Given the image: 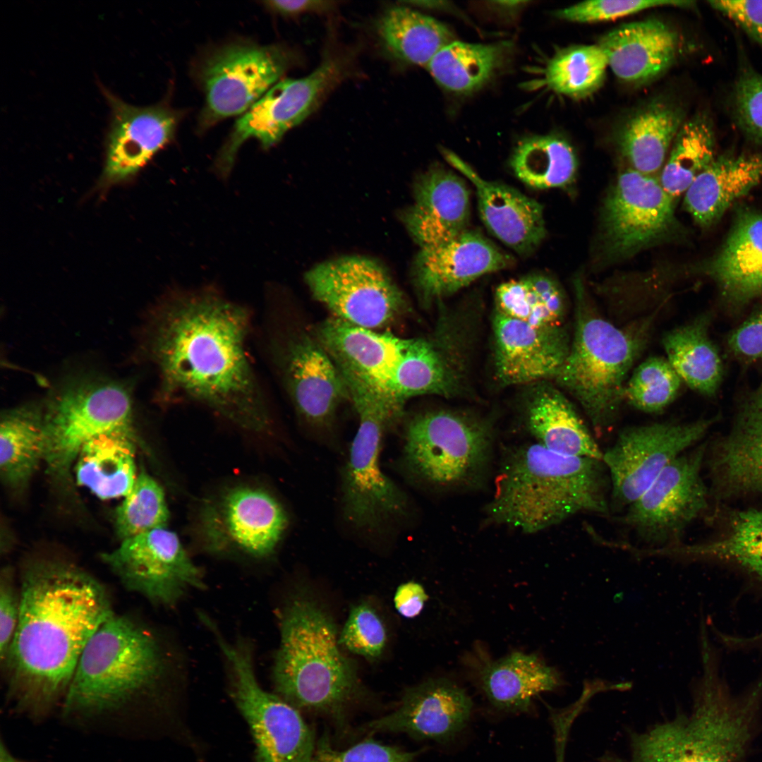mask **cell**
<instances>
[{"label":"cell","mask_w":762,"mask_h":762,"mask_svg":"<svg viewBox=\"0 0 762 762\" xmlns=\"http://www.w3.org/2000/svg\"><path fill=\"white\" fill-rule=\"evenodd\" d=\"M19 619L5 660L10 710L40 724L60 710L87 642L114 614L94 576L62 560L42 559L23 571Z\"/></svg>","instance_id":"obj_1"},{"label":"cell","mask_w":762,"mask_h":762,"mask_svg":"<svg viewBox=\"0 0 762 762\" xmlns=\"http://www.w3.org/2000/svg\"><path fill=\"white\" fill-rule=\"evenodd\" d=\"M248 329L247 310L214 294L173 300L151 339L162 394L197 401L243 429L265 433L270 417L246 355Z\"/></svg>","instance_id":"obj_2"},{"label":"cell","mask_w":762,"mask_h":762,"mask_svg":"<svg viewBox=\"0 0 762 762\" xmlns=\"http://www.w3.org/2000/svg\"><path fill=\"white\" fill-rule=\"evenodd\" d=\"M164 664L157 639L114 613L92 636L59 710L64 724L86 733L142 735L152 721L145 704Z\"/></svg>","instance_id":"obj_3"},{"label":"cell","mask_w":762,"mask_h":762,"mask_svg":"<svg viewBox=\"0 0 762 762\" xmlns=\"http://www.w3.org/2000/svg\"><path fill=\"white\" fill-rule=\"evenodd\" d=\"M610 480L602 460L521 446L501 468L488 512L498 524L533 533L579 513L607 516Z\"/></svg>","instance_id":"obj_4"},{"label":"cell","mask_w":762,"mask_h":762,"mask_svg":"<svg viewBox=\"0 0 762 762\" xmlns=\"http://www.w3.org/2000/svg\"><path fill=\"white\" fill-rule=\"evenodd\" d=\"M703 676L691 711L638 734L627 758L605 762H745L762 703V674L732 694L713 650H703Z\"/></svg>","instance_id":"obj_5"},{"label":"cell","mask_w":762,"mask_h":762,"mask_svg":"<svg viewBox=\"0 0 762 762\" xmlns=\"http://www.w3.org/2000/svg\"><path fill=\"white\" fill-rule=\"evenodd\" d=\"M280 632L273 668L277 695L298 710L344 725L362 694L353 665L339 649L332 619L313 600L298 597L283 610Z\"/></svg>","instance_id":"obj_6"},{"label":"cell","mask_w":762,"mask_h":762,"mask_svg":"<svg viewBox=\"0 0 762 762\" xmlns=\"http://www.w3.org/2000/svg\"><path fill=\"white\" fill-rule=\"evenodd\" d=\"M574 286V336L555 379L578 401L595 430L603 431L617 419L627 376L647 344L656 313L620 328L599 313L581 277Z\"/></svg>","instance_id":"obj_7"},{"label":"cell","mask_w":762,"mask_h":762,"mask_svg":"<svg viewBox=\"0 0 762 762\" xmlns=\"http://www.w3.org/2000/svg\"><path fill=\"white\" fill-rule=\"evenodd\" d=\"M346 384L359 425L344 472V514L357 528L377 530L400 519L408 510L406 496L379 462L382 433L401 412L387 395L366 382L350 377Z\"/></svg>","instance_id":"obj_8"},{"label":"cell","mask_w":762,"mask_h":762,"mask_svg":"<svg viewBox=\"0 0 762 762\" xmlns=\"http://www.w3.org/2000/svg\"><path fill=\"white\" fill-rule=\"evenodd\" d=\"M207 626L226 658L230 694L251 731L255 761L310 762L316 745L311 730L297 708L261 687L248 643H230L212 621Z\"/></svg>","instance_id":"obj_9"},{"label":"cell","mask_w":762,"mask_h":762,"mask_svg":"<svg viewBox=\"0 0 762 762\" xmlns=\"http://www.w3.org/2000/svg\"><path fill=\"white\" fill-rule=\"evenodd\" d=\"M47 473L68 482L83 445L110 430L133 425V402L122 385L105 380H83L61 389L44 412Z\"/></svg>","instance_id":"obj_10"},{"label":"cell","mask_w":762,"mask_h":762,"mask_svg":"<svg viewBox=\"0 0 762 762\" xmlns=\"http://www.w3.org/2000/svg\"><path fill=\"white\" fill-rule=\"evenodd\" d=\"M291 62L288 50L277 44L236 41L210 51L195 71L205 97L200 128L244 114L278 83Z\"/></svg>","instance_id":"obj_11"},{"label":"cell","mask_w":762,"mask_h":762,"mask_svg":"<svg viewBox=\"0 0 762 762\" xmlns=\"http://www.w3.org/2000/svg\"><path fill=\"white\" fill-rule=\"evenodd\" d=\"M675 203L659 178L631 168L622 171L602 208L600 236L605 257L622 260L677 239L684 231Z\"/></svg>","instance_id":"obj_12"},{"label":"cell","mask_w":762,"mask_h":762,"mask_svg":"<svg viewBox=\"0 0 762 762\" xmlns=\"http://www.w3.org/2000/svg\"><path fill=\"white\" fill-rule=\"evenodd\" d=\"M491 445L488 426L461 413L438 410L421 413L409 423L404 457L419 477L435 485H455L485 465Z\"/></svg>","instance_id":"obj_13"},{"label":"cell","mask_w":762,"mask_h":762,"mask_svg":"<svg viewBox=\"0 0 762 762\" xmlns=\"http://www.w3.org/2000/svg\"><path fill=\"white\" fill-rule=\"evenodd\" d=\"M305 279L315 298L334 317L358 327H382L404 306L403 294L387 271L366 257L323 262L310 269Z\"/></svg>","instance_id":"obj_14"},{"label":"cell","mask_w":762,"mask_h":762,"mask_svg":"<svg viewBox=\"0 0 762 762\" xmlns=\"http://www.w3.org/2000/svg\"><path fill=\"white\" fill-rule=\"evenodd\" d=\"M713 419L655 423L626 428L603 452L610 480V509L627 508L661 471L700 440Z\"/></svg>","instance_id":"obj_15"},{"label":"cell","mask_w":762,"mask_h":762,"mask_svg":"<svg viewBox=\"0 0 762 762\" xmlns=\"http://www.w3.org/2000/svg\"><path fill=\"white\" fill-rule=\"evenodd\" d=\"M344 68L339 59L328 56L308 75L277 83L236 121L218 155V170L230 171L239 147L249 138L264 149L278 143L315 109L341 78Z\"/></svg>","instance_id":"obj_16"},{"label":"cell","mask_w":762,"mask_h":762,"mask_svg":"<svg viewBox=\"0 0 762 762\" xmlns=\"http://www.w3.org/2000/svg\"><path fill=\"white\" fill-rule=\"evenodd\" d=\"M102 558L124 587L156 604L172 606L205 588L202 571L167 526L124 539Z\"/></svg>","instance_id":"obj_17"},{"label":"cell","mask_w":762,"mask_h":762,"mask_svg":"<svg viewBox=\"0 0 762 762\" xmlns=\"http://www.w3.org/2000/svg\"><path fill=\"white\" fill-rule=\"evenodd\" d=\"M701 445L671 461L627 508L622 521L644 542L658 546L679 543L683 531L707 506L701 476Z\"/></svg>","instance_id":"obj_18"},{"label":"cell","mask_w":762,"mask_h":762,"mask_svg":"<svg viewBox=\"0 0 762 762\" xmlns=\"http://www.w3.org/2000/svg\"><path fill=\"white\" fill-rule=\"evenodd\" d=\"M288 524L286 513L270 493L231 488L207 502L201 513L203 538L214 550H236L253 557L274 552Z\"/></svg>","instance_id":"obj_19"},{"label":"cell","mask_w":762,"mask_h":762,"mask_svg":"<svg viewBox=\"0 0 762 762\" xmlns=\"http://www.w3.org/2000/svg\"><path fill=\"white\" fill-rule=\"evenodd\" d=\"M111 109L106 161L100 183L109 187L134 176L174 138L180 114L164 103L129 104L102 87Z\"/></svg>","instance_id":"obj_20"},{"label":"cell","mask_w":762,"mask_h":762,"mask_svg":"<svg viewBox=\"0 0 762 762\" xmlns=\"http://www.w3.org/2000/svg\"><path fill=\"white\" fill-rule=\"evenodd\" d=\"M289 395L299 413L310 423L329 424L339 404L350 399L346 381L321 344L306 333H295L275 346Z\"/></svg>","instance_id":"obj_21"},{"label":"cell","mask_w":762,"mask_h":762,"mask_svg":"<svg viewBox=\"0 0 762 762\" xmlns=\"http://www.w3.org/2000/svg\"><path fill=\"white\" fill-rule=\"evenodd\" d=\"M472 706L470 697L456 684L430 679L408 689L393 711L370 721L363 730L446 743L466 727Z\"/></svg>","instance_id":"obj_22"},{"label":"cell","mask_w":762,"mask_h":762,"mask_svg":"<svg viewBox=\"0 0 762 762\" xmlns=\"http://www.w3.org/2000/svg\"><path fill=\"white\" fill-rule=\"evenodd\" d=\"M493 330L495 374L503 385L555 378L569 351L571 341L562 325L533 326L496 310Z\"/></svg>","instance_id":"obj_23"},{"label":"cell","mask_w":762,"mask_h":762,"mask_svg":"<svg viewBox=\"0 0 762 762\" xmlns=\"http://www.w3.org/2000/svg\"><path fill=\"white\" fill-rule=\"evenodd\" d=\"M512 262L508 255L483 234L467 229L446 243L421 248L414 263V282L422 300L430 303Z\"/></svg>","instance_id":"obj_24"},{"label":"cell","mask_w":762,"mask_h":762,"mask_svg":"<svg viewBox=\"0 0 762 762\" xmlns=\"http://www.w3.org/2000/svg\"><path fill=\"white\" fill-rule=\"evenodd\" d=\"M443 152L475 186L479 214L490 232L519 255L533 252L546 235L542 205L512 187L483 179L453 152Z\"/></svg>","instance_id":"obj_25"},{"label":"cell","mask_w":762,"mask_h":762,"mask_svg":"<svg viewBox=\"0 0 762 762\" xmlns=\"http://www.w3.org/2000/svg\"><path fill=\"white\" fill-rule=\"evenodd\" d=\"M470 212L468 188L461 177L442 167L421 175L414 201L404 222L421 248L446 243L467 230Z\"/></svg>","instance_id":"obj_26"},{"label":"cell","mask_w":762,"mask_h":762,"mask_svg":"<svg viewBox=\"0 0 762 762\" xmlns=\"http://www.w3.org/2000/svg\"><path fill=\"white\" fill-rule=\"evenodd\" d=\"M696 270L710 277L732 304L762 296V213L740 208L721 248Z\"/></svg>","instance_id":"obj_27"},{"label":"cell","mask_w":762,"mask_h":762,"mask_svg":"<svg viewBox=\"0 0 762 762\" xmlns=\"http://www.w3.org/2000/svg\"><path fill=\"white\" fill-rule=\"evenodd\" d=\"M598 44L613 73L633 84L648 82L665 73L680 49L678 34L654 18L622 25L603 35Z\"/></svg>","instance_id":"obj_28"},{"label":"cell","mask_w":762,"mask_h":762,"mask_svg":"<svg viewBox=\"0 0 762 762\" xmlns=\"http://www.w3.org/2000/svg\"><path fill=\"white\" fill-rule=\"evenodd\" d=\"M710 464L725 496L762 493V383L742 402Z\"/></svg>","instance_id":"obj_29"},{"label":"cell","mask_w":762,"mask_h":762,"mask_svg":"<svg viewBox=\"0 0 762 762\" xmlns=\"http://www.w3.org/2000/svg\"><path fill=\"white\" fill-rule=\"evenodd\" d=\"M317 337L339 369L389 395V382L406 339L334 316L320 324Z\"/></svg>","instance_id":"obj_30"},{"label":"cell","mask_w":762,"mask_h":762,"mask_svg":"<svg viewBox=\"0 0 762 762\" xmlns=\"http://www.w3.org/2000/svg\"><path fill=\"white\" fill-rule=\"evenodd\" d=\"M762 180V154L715 156L684 197L685 210L701 227L716 223Z\"/></svg>","instance_id":"obj_31"},{"label":"cell","mask_w":762,"mask_h":762,"mask_svg":"<svg viewBox=\"0 0 762 762\" xmlns=\"http://www.w3.org/2000/svg\"><path fill=\"white\" fill-rule=\"evenodd\" d=\"M133 425L100 434L81 448L74 464L77 483L102 500L125 497L138 475Z\"/></svg>","instance_id":"obj_32"},{"label":"cell","mask_w":762,"mask_h":762,"mask_svg":"<svg viewBox=\"0 0 762 762\" xmlns=\"http://www.w3.org/2000/svg\"><path fill=\"white\" fill-rule=\"evenodd\" d=\"M526 412L528 429L545 448L603 461V452L574 405L557 389L548 385L537 387Z\"/></svg>","instance_id":"obj_33"},{"label":"cell","mask_w":762,"mask_h":762,"mask_svg":"<svg viewBox=\"0 0 762 762\" xmlns=\"http://www.w3.org/2000/svg\"><path fill=\"white\" fill-rule=\"evenodd\" d=\"M684 121L679 107L660 100L633 114L617 138L619 151L630 168L651 176L660 171Z\"/></svg>","instance_id":"obj_34"},{"label":"cell","mask_w":762,"mask_h":762,"mask_svg":"<svg viewBox=\"0 0 762 762\" xmlns=\"http://www.w3.org/2000/svg\"><path fill=\"white\" fill-rule=\"evenodd\" d=\"M460 373L437 343L406 339L392 374L388 394L401 406L406 399L414 396L452 397L461 387Z\"/></svg>","instance_id":"obj_35"},{"label":"cell","mask_w":762,"mask_h":762,"mask_svg":"<svg viewBox=\"0 0 762 762\" xmlns=\"http://www.w3.org/2000/svg\"><path fill=\"white\" fill-rule=\"evenodd\" d=\"M480 680L490 703L507 713L529 711L534 696L552 691L559 684L553 668L537 655L521 652L487 664Z\"/></svg>","instance_id":"obj_36"},{"label":"cell","mask_w":762,"mask_h":762,"mask_svg":"<svg viewBox=\"0 0 762 762\" xmlns=\"http://www.w3.org/2000/svg\"><path fill=\"white\" fill-rule=\"evenodd\" d=\"M376 32L384 49L394 59L425 68L444 47L455 40L445 24L404 5L387 10L376 23Z\"/></svg>","instance_id":"obj_37"},{"label":"cell","mask_w":762,"mask_h":762,"mask_svg":"<svg viewBox=\"0 0 762 762\" xmlns=\"http://www.w3.org/2000/svg\"><path fill=\"white\" fill-rule=\"evenodd\" d=\"M511 47L508 42L481 44L455 40L444 47L426 68L442 88L467 95L480 89L504 66Z\"/></svg>","instance_id":"obj_38"},{"label":"cell","mask_w":762,"mask_h":762,"mask_svg":"<svg viewBox=\"0 0 762 762\" xmlns=\"http://www.w3.org/2000/svg\"><path fill=\"white\" fill-rule=\"evenodd\" d=\"M46 429L44 412L18 407L4 413L0 425V473L4 484L21 489L44 462Z\"/></svg>","instance_id":"obj_39"},{"label":"cell","mask_w":762,"mask_h":762,"mask_svg":"<svg viewBox=\"0 0 762 762\" xmlns=\"http://www.w3.org/2000/svg\"><path fill=\"white\" fill-rule=\"evenodd\" d=\"M710 318L701 315L662 339L666 358L682 380L706 396L715 394L722 375L720 355L708 335Z\"/></svg>","instance_id":"obj_40"},{"label":"cell","mask_w":762,"mask_h":762,"mask_svg":"<svg viewBox=\"0 0 762 762\" xmlns=\"http://www.w3.org/2000/svg\"><path fill=\"white\" fill-rule=\"evenodd\" d=\"M608 66L598 44H577L558 49L525 88H545L572 99L586 97L603 85Z\"/></svg>","instance_id":"obj_41"},{"label":"cell","mask_w":762,"mask_h":762,"mask_svg":"<svg viewBox=\"0 0 762 762\" xmlns=\"http://www.w3.org/2000/svg\"><path fill=\"white\" fill-rule=\"evenodd\" d=\"M510 166L524 184L537 189L565 188L574 180L577 159L571 145L553 134L528 136L514 149Z\"/></svg>","instance_id":"obj_42"},{"label":"cell","mask_w":762,"mask_h":762,"mask_svg":"<svg viewBox=\"0 0 762 762\" xmlns=\"http://www.w3.org/2000/svg\"><path fill=\"white\" fill-rule=\"evenodd\" d=\"M715 135L710 117L699 112L680 127L660 171V182L676 201L716 156Z\"/></svg>","instance_id":"obj_43"},{"label":"cell","mask_w":762,"mask_h":762,"mask_svg":"<svg viewBox=\"0 0 762 762\" xmlns=\"http://www.w3.org/2000/svg\"><path fill=\"white\" fill-rule=\"evenodd\" d=\"M495 299L499 313L537 327L562 325L566 311L559 284L540 273L500 284Z\"/></svg>","instance_id":"obj_44"},{"label":"cell","mask_w":762,"mask_h":762,"mask_svg":"<svg viewBox=\"0 0 762 762\" xmlns=\"http://www.w3.org/2000/svg\"><path fill=\"white\" fill-rule=\"evenodd\" d=\"M669 552L732 563L762 586V509L736 514L727 533L718 540L693 545L677 543L670 548Z\"/></svg>","instance_id":"obj_45"},{"label":"cell","mask_w":762,"mask_h":762,"mask_svg":"<svg viewBox=\"0 0 762 762\" xmlns=\"http://www.w3.org/2000/svg\"><path fill=\"white\" fill-rule=\"evenodd\" d=\"M169 512L164 490L145 471L140 472L131 490L124 497L115 514V528L124 539L166 527Z\"/></svg>","instance_id":"obj_46"},{"label":"cell","mask_w":762,"mask_h":762,"mask_svg":"<svg viewBox=\"0 0 762 762\" xmlns=\"http://www.w3.org/2000/svg\"><path fill=\"white\" fill-rule=\"evenodd\" d=\"M682 381L666 358L652 356L634 370L625 384L624 399L637 410L659 413L674 401Z\"/></svg>","instance_id":"obj_47"},{"label":"cell","mask_w":762,"mask_h":762,"mask_svg":"<svg viewBox=\"0 0 762 762\" xmlns=\"http://www.w3.org/2000/svg\"><path fill=\"white\" fill-rule=\"evenodd\" d=\"M694 4L691 1L675 0H591L560 9L555 16L569 22L588 23L615 20L655 7L690 8Z\"/></svg>","instance_id":"obj_48"},{"label":"cell","mask_w":762,"mask_h":762,"mask_svg":"<svg viewBox=\"0 0 762 762\" xmlns=\"http://www.w3.org/2000/svg\"><path fill=\"white\" fill-rule=\"evenodd\" d=\"M339 643L352 653L375 658L380 655L385 647V629L373 608L366 604H359L351 609Z\"/></svg>","instance_id":"obj_49"},{"label":"cell","mask_w":762,"mask_h":762,"mask_svg":"<svg viewBox=\"0 0 762 762\" xmlns=\"http://www.w3.org/2000/svg\"><path fill=\"white\" fill-rule=\"evenodd\" d=\"M732 104L741 130L752 141L762 144V75L744 68L734 85Z\"/></svg>","instance_id":"obj_50"},{"label":"cell","mask_w":762,"mask_h":762,"mask_svg":"<svg viewBox=\"0 0 762 762\" xmlns=\"http://www.w3.org/2000/svg\"><path fill=\"white\" fill-rule=\"evenodd\" d=\"M418 754L382 744L373 739L339 750L332 746L329 735L325 733L317 742L310 762H413Z\"/></svg>","instance_id":"obj_51"},{"label":"cell","mask_w":762,"mask_h":762,"mask_svg":"<svg viewBox=\"0 0 762 762\" xmlns=\"http://www.w3.org/2000/svg\"><path fill=\"white\" fill-rule=\"evenodd\" d=\"M11 570L4 568L0 577V657L5 661L17 628L20 598L13 584Z\"/></svg>","instance_id":"obj_52"},{"label":"cell","mask_w":762,"mask_h":762,"mask_svg":"<svg viewBox=\"0 0 762 762\" xmlns=\"http://www.w3.org/2000/svg\"><path fill=\"white\" fill-rule=\"evenodd\" d=\"M709 4L762 45V0L710 1Z\"/></svg>","instance_id":"obj_53"},{"label":"cell","mask_w":762,"mask_h":762,"mask_svg":"<svg viewBox=\"0 0 762 762\" xmlns=\"http://www.w3.org/2000/svg\"><path fill=\"white\" fill-rule=\"evenodd\" d=\"M727 345L732 353L741 359L762 361V308L730 334Z\"/></svg>","instance_id":"obj_54"},{"label":"cell","mask_w":762,"mask_h":762,"mask_svg":"<svg viewBox=\"0 0 762 762\" xmlns=\"http://www.w3.org/2000/svg\"><path fill=\"white\" fill-rule=\"evenodd\" d=\"M428 595L423 587L410 581L398 587L394 595V605L398 612L404 617L413 618L422 611Z\"/></svg>","instance_id":"obj_55"},{"label":"cell","mask_w":762,"mask_h":762,"mask_svg":"<svg viewBox=\"0 0 762 762\" xmlns=\"http://www.w3.org/2000/svg\"><path fill=\"white\" fill-rule=\"evenodd\" d=\"M264 4L271 11L286 16H298L306 13L327 11L335 6L334 1L319 0H272L266 1Z\"/></svg>","instance_id":"obj_56"},{"label":"cell","mask_w":762,"mask_h":762,"mask_svg":"<svg viewBox=\"0 0 762 762\" xmlns=\"http://www.w3.org/2000/svg\"><path fill=\"white\" fill-rule=\"evenodd\" d=\"M572 725L564 720L553 724L555 762H565V748Z\"/></svg>","instance_id":"obj_57"},{"label":"cell","mask_w":762,"mask_h":762,"mask_svg":"<svg viewBox=\"0 0 762 762\" xmlns=\"http://www.w3.org/2000/svg\"><path fill=\"white\" fill-rule=\"evenodd\" d=\"M0 758V762H23L22 760L16 758L11 754L6 745L4 743L3 739L1 740Z\"/></svg>","instance_id":"obj_58"}]
</instances>
